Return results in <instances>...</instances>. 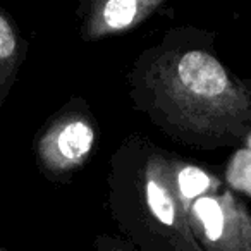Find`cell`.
I'll return each mask as SVG.
<instances>
[{"label":"cell","mask_w":251,"mask_h":251,"mask_svg":"<svg viewBox=\"0 0 251 251\" xmlns=\"http://www.w3.org/2000/svg\"><path fill=\"white\" fill-rule=\"evenodd\" d=\"M0 251H9V250H7V248L2 246V244H0Z\"/></svg>","instance_id":"8"},{"label":"cell","mask_w":251,"mask_h":251,"mask_svg":"<svg viewBox=\"0 0 251 251\" xmlns=\"http://www.w3.org/2000/svg\"><path fill=\"white\" fill-rule=\"evenodd\" d=\"M91 251H134L129 243H126L121 236L114 234H98L93 239Z\"/></svg>","instance_id":"7"},{"label":"cell","mask_w":251,"mask_h":251,"mask_svg":"<svg viewBox=\"0 0 251 251\" xmlns=\"http://www.w3.org/2000/svg\"><path fill=\"white\" fill-rule=\"evenodd\" d=\"M174 186L205 251H251V212L215 172L174 155Z\"/></svg>","instance_id":"3"},{"label":"cell","mask_w":251,"mask_h":251,"mask_svg":"<svg viewBox=\"0 0 251 251\" xmlns=\"http://www.w3.org/2000/svg\"><path fill=\"white\" fill-rule=\"evenodd\" d=\"M98 145V122L83 97L67 100L38 131L33 143L40 172L67 182L88 164Z\"/></svg>","instance_id":"4"},{"label":"cell","mask_w":251,"mask_h":251,"mask_svg":"<svg viewBox=\"0 0 251 251\" xmlns=\"http://www.w3.org/2000/svg\"><path fill=\"white\" fill-rule=\"evenodd\" d=\"M167 0H77L76 19L84 43L129 33L143 25Z\"/></svg>","instance_id":"5"},{"label":"cell","mask_w":251,"mask_h":251,"mask_svg":"<svg viewBox=\"0 0 251 251\" xmlns=\"http://www.w3.org/2000/svg\"><path fill=\"white\" fill-rule=\"evenodd\" d=\"M28 55V42L0 0V108L18 81Z\"/></svg>","instance_id":"6"},{"label":"cell","mask_w":251,"mask_h":251,"mask_svg":"<svg viewBox=\"0 0 251 251\" xmlns=\"http://www.w3.org/2000/svg\"><path fill=\"white\" fill-rule=\"evenodd\" d=\"M215 38L210 29L171 28L127 73L136 110L171 140L206 151L241 147L251 136V77L220 60Z\"/></svg>","instance_id":"1"},{"label":"cell","mask_w":251,"mask_h":251,"mask_svg":"<svg viewBox=\"0 0 251 251\" xmlns=\"http://www.w3.org/2000/svg\"><path fill=\"white\" fill-rule=\"evenodd\" d=\"M108 212L134 251H205L174 186V153L150 138H124L108 162Z\"/></svg>","instance_id":"2"}]
</instances>
